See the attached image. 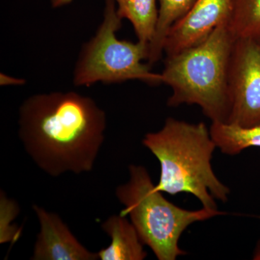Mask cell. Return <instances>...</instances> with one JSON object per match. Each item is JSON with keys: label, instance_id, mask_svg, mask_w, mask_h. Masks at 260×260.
Segmentation results:
<instances>
[{"label": "cell", "instance_id": "1", "mask_svg": "<svg viewBox=\"0 0 260 260\" xmlns=\"http://www.w3.org/2000/svg\"><path fill=\"white\" fill-rule=\"evenodd\" d=\"M106 129L105 112L77 92L35 94L19 108L18 136L24 150L52 177L91 172Z\"/></svg>", "mask_w": 260, "mask_h": 260}, {"label": "cell", "instance_id": "2", "mask_svg": "<svg viewBox=\"0 0 260 260\" xmlns=\"http://www.w3.org/2000/svg\"><path fill=\"white\" fill-rule=\"evenodd\" d=\"M143 144L160 162L158 190L171 195L189 193L210 210H218L215 200H229L230 189L212 168L217 145L204 123L168 118L159 131L145 135Z\"/></svg>", "mask_w": 260, "mask_h": 260}, {"label": "cell", "instance_id": "3", "mask_svg": "<svg viewBox=\"0 0 260 260\" xmlns=\"http://www.w3.org/2000/svg\"><path fill=\"white\" fill-rule=\"evenodd\" d=\"M235 40L225 21L200 44L167 56L160 75L162 83L172 90L168 106L195 104L212 122L226 123L229 64Z\"/></svg>", "mask_w": 260, "mask_h": 260}, {"label": "cell", "instance_id": "4", "mask_svg": "<svg viewBox=\"0 0 260 260\" xmlns=\"http://www.w3.org/2000/svg\"><path fill=\"white\" fill-rule=\"evenodd\" d=\"M129 173L127 182L116 189V198L124 205L120 215H129L142 242L159 260H174L186 254L179 247V239L191 224L225 214L205 208H179L156 189L145 167L130 165Z\"/></svg>", "mask_w": 260, "mask_h": 260}, {"label": "cell", "instance_id": "5", "mask_svg": "<svg viewBox=\"0 0 260 260\" xmlns=\"http://www.w3.org/2000/svg\"><path fill=\"white\" fill-rule=\"evenodd\" d=\"M121 20L116 2L106 0L102 23L95 36L84 44L75 64V85L90 86L99 82L114 84L135 80L150 85L162 83L160 73H152L150 65L143 63L148 59V44L116 37Z\"/></svg>", "mask_w": 260, "mask_h": 260}, {"label": "cell", "instance_id": "6", "mask_svg": "<svg viewBox=\"0 0 260 260\" xmlns=\"http://www.w3.org/2000/svg\"><path fill=\"white\" fill-rule=\"evenodd\" d=\"M228 124L249 128L260 125V44L236 39L229 71Z\"/></svg>", "mask_w": 260, "mask_h": 260}, {"label": "cell", "instance_id": "7", "mask_svg": "<svg viewBox=\"0 0 260 260\" xmlns=\"http://www.w3.org/2000/svg\"><path fill=\"white\" fill-rule=\"evenodd\" d=\"M233 0H197L192 8L171 28L164 47L167 56L177 54L204 41L227 21Z\"/></svg>", "mask_w": 260, "mask_h": 260}, {"label": "cell", "instance_id": "8", "mask_svg": "<svg viewBox=\"0 0 260 260\" xmlns=\"http://www.w3.org/2000/svg\"><path fill=\"white\" fill-rule=\"evenodd\" d=\"M39 224L31 259L34 260H97L92 252L80 244L69 227L57 214L47 211L37 205L32 206Z\"/></svg>", "mask_w": 260, "mask_h": 260}, {"label": "cell", "instance_id": "9", "mask_svg": "<svg viewBox=\"0 0 260 260\" xmlns=\"http://www.w3.org/2000/svg\"><path fill=\"white\" fill-rule=\"evenodd\" d=\"M102 229L111 238L108 247L98 252L102 260H143L147 256L144 244L134 225L126 216L114 215L102 225Z\"/></svg>", "mask_w": 260, "mask_h": 260}, {"label": "cell", "instance_id": "10", "mask_svg": "<svg viewBox=\"0 0 260 260\" xmlns=\"http://www.w3.org/2000/svg\"><path fill=\"white\" fill-rule=\"evenodd\" d=\"M116 10L121 19L129 20L138 41L150 44L155 35L158 20L157 0H115Z\"/></svg>", "mask_w": 260, "mask_h": 260}, {"label": "cell", "instance_id": "11", "mask_svg": "<svg viewBox=\"0 0 260 260\" xmlns=\"http://www.w3.org/2000/svg\"><path fill=\"white\" fill-rule=\"evenodd\" d=\"M158 20L155 35L149 44L148 64L161 59L171 28L192 8L197 0H158Z\"/></svg>", "mask_w": 260, "mask_h": 260}, {"label": "cell", "instance_id": "12", "mask_svg": "<svg viewBox=\"0 0 260 260\" xmlns=\"http://www.w3.org/2000/svg\"><path fill=\"white\" fill-rule=\"evenodd\" d=\"M210 134L224 154L235 155L251 147L260 148V125L244 128L223 122H212Z\"/></svg>", "mask_w": 260, "mask_h": 260}, {"label": "cell", "instance_id": "13", "mask_svg": "<svg viewBox=\"0 0 260 260\" xmlns=\"http://www.w3.org/2000/svg\"><path fill=\"white\" fill-rule=\"evenodd\" d=\"M227 25L234 39L260 44V0H233Z\"/></svg>", "mask_w": 260, "mask_h": 260}, {"label": "cell", "instance_id": "14", "mask_svg": "<svg viewBox=\"0 0 260 260\" xmlns=\"http://www.w3.org/2000/svg\"><path fill=\"white\" fill-rule=\"evenodd\" d=\"M0 196V242L15 243L20 238V231L13 229L14 227L10 223L18 215L19 207L14 200L8 199L3 191Z\"/></svg>", "mask_w": 260, "mask_h": 260}, {"label": "cell", "instance_id": "15", "mask_svg": "<svg viewBox=\"0 0 260 260\" xmlns=\"http://www.w3.org/2000/svg\"><path fill=\"white\" fill-rule=\"evenodd\" d=\"M25 83V81L23 79L13 78L4 73L0 74V85H22Z\"/></svg>", "mask_w": 260, "mask_h": 260}, {"label": "cell", "instance_id": "16", "mask_svg": "<svg viewBox=\"0 0 260 260\" xmlns=\"http://www.w3.org/2000/svg\"><path fill=\"white\" fill-rule=\"evenodd\" d=\"M73 0H51V6L54 8H61L70 4ZM115 1V0H114Z\"/></svg>", "mask_w": 260, "mask_h": 260}, {"label": "cell", "instance_id": "17", "mask_svg": "<svg viewBox=\"0 0 260 260\" xmlns=\"http://www.w3.org/2000/svg\"><path fill=\"white\" fill-rule=\"evenodd\" d=\"M254 259H260V242L257 246H256L255 252H254Z\"/></svg>", "mask_w": 260, "mask_h": 260}]
</instances>
